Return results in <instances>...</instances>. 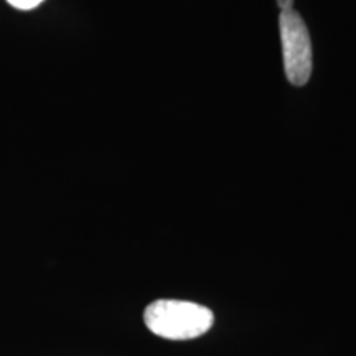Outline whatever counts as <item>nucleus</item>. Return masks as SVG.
<instances>
[{
    "mask_svg": "<svg viewBox=\"0 0 356 356\" xmlns=\"http://www.w3.org/2000/svg\"><path fill=\"white\" fill-rule=\"evenodd\" d=\"M277 6L280 8V12L292 10V8H293V0H277Z\"/></svg>",
    "mask_w": 356,
    "mask_h": 356,
    "instance_id": "20e7f679",
    "label": "nucleus"
},
{
    "mask_svg": "<svg viewBox=\"0 0 356 356\" xmlns=\"http://www.w3.org/2000/svg\"><path fill=\"white\" fill-rule=\"evenodd\" d=\"M144 322L157 337L167 340H191L210 330L215 315L208 307L195 302L160 299L147 307Z\"/></svg>",
    "mask_w": 356,
    "mask_h": 356,
    "instance_id": "f257e3e1",
    "label": "nucleus"
},
{
    "mask_svg": "<svg viewBox=\"0 0 356 356\" xmlns=\"http://www.w3.org/2000/svg\"><path fill=\"white\" fill-rule=\"evenodd\" d=\"M7 2L19 10H32V8L38 7L43 0H7Z\"/></svg>",
    "mask_w": 356,
    "mask_h": 356,
    "instance_id": "7ed1b4c3",
    "label": "nucleus"
},
{
    "mask_svg": "<svg viewBox=\"0 0 356 356\" xmlns=\"http://www.w3.org/2000/svg\"><path fill=\"white\" fill-rule=\"evenodd\" d=\"M279 32L282 43L284 71L289 83L293 86H304L309 83L314 68L309 29L300 13L292 8V10L280 12Z\"/></svg>",
    "mask_w": 356,
    "mask_h": 356,
    "instance_id": "f03ea898",
    "label": "nucleus"
}]
</instances>
